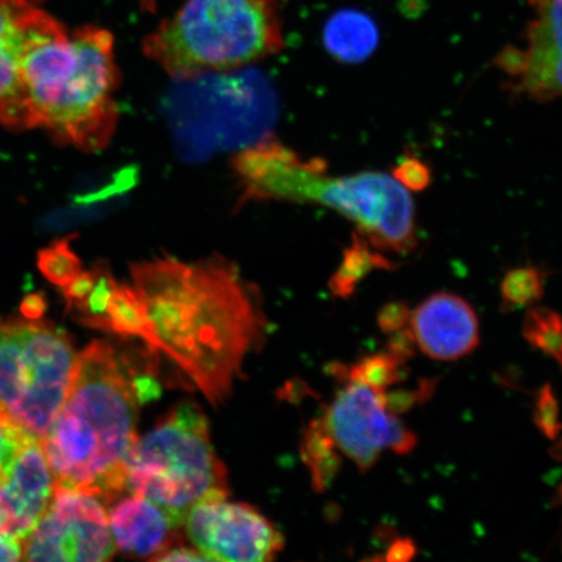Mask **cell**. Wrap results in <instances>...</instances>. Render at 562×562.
Returning a JSON list of instances; mask_svg holds the SVG:
<instances>
[{
	"label": "cell",
	"instance_id": "35",
	"mask_svg": "<svg viewBox=\"0 0 562 562\" xmlns=\"http://www.w3.org/2000/svg\"><path fill=\"white\" fill-rule=\"evenodd\" d=\"M552 456H553V459L562 461V439L558 442L557 446L553 447ZM561 495H562V487H561Z\"/></svg>",
	"mask_w": 562,
	"mask_h": 562
},
{
	"label": "cell",
	"instance_id": "18",
	"mask_svg": "<svg viewBox=\"0 0 562 562\" xmlns=\"http://www.w3.org/2000/svg\"><path fill=\"white\" fill-rule=\"evenodd\" d=\"M101 331L145 340L147 319L143 301L131 284H116L105 311L94 327Z\"/></svg>",
	"mask_w": 562,
	"mask_h": 562
},
{
	"label": "cell",
	"instance_id": "17",
	"mask_svg": "<svg viewBox=\"0 0 562 562\" xmlns=\"http://www.w3.org/2000/svg\"><path fill=\"white\" fill-rule=\"evenodd\" d=\"M398 265L386 258L382 251H379L364 240L358 234L353 235V241L346 251H344L342 262L329 280V288L334 296L348 299L355 293L370 272L375 270L395 271Z\"/></svg>",
	"mask_w": 562,
	"mask_h": 562
},
{
	"label": "cell",
	"instance_id": "8",
	"mask_svg": "<svg viewBox=\"0 0 562 562\" xmlns=\"http://www.w3.org/2000/svg\"><path fill=\"white\" fill-rule=\"evenodd\" d=\"M116 551L101 498L55 487L45 515L24 539L23 560L103 562Z\"/></svg>",
	"mask_w": 562,
	"mask_h": 562
},
{
	"label": "cell",
	"instance_id": "10",
	"mask_svg": "<svg viewBox=\"0 0 562 562\" xmlns=\"http://www.w3.org/2000/svg\"><path fill=\"white\" fill-rule=\"evenodd\" d=\"M182 526L192 546L210 561H271L285 543L283 533L262 513L227 498L194 505Z\"/></svg>",
	"mask_w": 562,
	"mask_h": 562
},
{
	"label": "cell",
	"instance_id": "15",
	"mask_svg": "<svg viewBox=\"0 0 562 562\" xmlns=\"http://www.w3.org/2000/svg\"><path fill=\"white\" fill-rule=\"evenodd\" d=\"M112 538L126 557L156 560L178 546L180 527L168 513L147 498L132 495L109 513Z\"/></svg>",
	"mask_w": 562,
	"mask_h": 562
},
{
	"label": "cell",
	"instance_id": "2",
	"mask_svg": "<svg viewBox=\"0 0 562 562\" xmlns=\"http://www.w3.org/2000/svg\"><path fill=\"white\" fill-rule=\"evenodd\" d=\"M158 393L156 379L138 374L112 344L97 340L83 349L66 402L40 441L56 487L103 503L123 495L139 407Z\"/></svg>",
	"mask_w": 562,
	"mask_h": 562
},
{
	"label": "cell",
	"instance_id": "20",
	"mask_svg": "<svg viewBox=\"0 0 562 562\" xmlns=\"http://www.w3.org/2000/svg\"><path fill=\"white\" fill-rule=\"evenodd\" d=\"M405 367L406 363L400 362L395 357L383 351V353L363 357L351 367L335 364L334 375L360 382L378 392H384L389 391L392 385L404 381L407 376Z\"/></svg>",
	"mask_w": 562,
	"mask_h": 562
},
{
	"label": "cell",
	"instance_id": "34",
	"mask_svg": "<svg viewBox=\"0 0 562 562\" xmlns=\"http://www.w3.org/2000/svg\"><path fill=\"white\" fill-rule=\"evenodd\" d=\"M154 561H210L205 553L196 550L195 547L188 548L182 546H175L161 553Z\"/></svg>",
	"mask_w": 562,
	"mask_h": 562
},
{
	"label": "cell",
	"instance_id": "29",
	"mask_svg": "<svg viewBox=\"0 0 562 562\" xmlns=\"http://www.w3.org/2000/svg\"><path fill=\"white\" fill-rule=\"evenodd\" d=\"M97 280V267L90 271H81L69 284L63 286V296L67 301L68 311H77L93 290Z\"/></svg>",
	"mask_w": 562,
	"mask_h": 562
},
{
	"label": "cell",
	"instance_id": "33",
	"mask_svg": "<svg viewBox=\"0 0 562 562\" xmlns=\"http://www.w3.org/2000/svg\"><path fill=\"white\" fill-rule=\"evenodd\" d=\"M24 557V539L0 533V561H20Z\"/></svg>",
	"mask_w": 562,
	"mask_h": 562
},
{
	"label": "cell",
	"instance_id": "19",
	"mask_svg": "<svg viewBox=\"0 0 562 562\" xmlns=\"http://www.w3.org/2000/svg\"><path fill=\"white\" fill-rule=\"evenodd\" d=\"M302 459L311 469L314 488L325 491L333 483L341 467L339 451L323 426L321 418L314 419L302 442Z\"/></svg>",
	"mask_w": 562,
	"mask_h": 562
},
{
	"label": "cell",
	"instance_id": "26",
	"mask_svg": "<svg viewBox=\"0 0 562 562\" xmlns=\"http://www.w3.org/2000/svg\"><path fill=\"white\" fill-rule=\"evenodd\" d=\"M30 439L33 438L26 437L25 434L18 430L9 422L0 418V487L9 480L20 449Z\"/></svg>",
	"mask_w": 562,
	"mask_h": 562
},
{
	"label": "cell",
	"instance_id": "13",
	"mask_svg": "<svg viewBox=\"0 0 562 562\" xmlns=\"http://www.w3.org/2000/svg\"><path fill=\"white\" fill-rule=\"evenodd\" d=\"M411 328L422 353L437 361H457L480 346V322L465 299L439 292L412 312Z\"/></svg>",
	"mask_w": 562,
	"mask_h": 562
},
{
	"label": "cell",
	"instance_id": "32",
	"mask_svg": "<svg viewBox=\"0 0 562 562\" xmlns=\"http://www.w3.org/2000/svg\"><path fill=\"white\" fill-rule=\"evenodd\" d=\"M47 311V300L42 293H32L21 301L20 312L25 319L38 321Z\"/></svg>",
	"mask_w": 562,
	"mask_h": 562
},
{
	"label": "cell",
	"instance_id": "14",
	"mask_svg": "<svg viewBox=\"0 0 562 562\" xmlns=\"http://www.w3.org/2000/svg\"><path fill=\"white\" fill-rule=\"evenodd\" d=\"M35 10L27 0H0V125L10 131L33 130L20 59Z\"/></svg>",
	"mask_w": 562,
	"mask_h": 562
},
{
	"label": "cell",
	"instance_id": "3",
	"mask_svg": "<svg viewBox=\"0 0 562 562\" xmlns=\"http://www.w3.org/2000/svg\"><path fill=\"white\" fill-rule=\"evenodd\" d=\"M32 128H44L56 144L101 151L114 137L121 86L114 37L95 26L68 32L35 10L20 59Z\"/></svg>",
	"mask_w": 562,
	"mask_h": 562
},
{
	"label": "cell",
	"instance_id": "30",
	"mask_svg": "<svg viewBox=\"0 0 562 562\" xmlns=\"http://www.w3.org/2000/svg\"><path fill=\"white\" fill-rule=\"evenodd\" d=\"M418 344L411 327L400 329L390 335L385 351L395 357L400 362L406 363L417 353Z\"/></svg>",
	"mask_w": 562,
	"mask_h": 562
},
{
	"label": "cell",
	"instance_id": "24",
	"mask_svg": "<svg viewBox=\"0 0 562 562\" xmlns=\"http://www.w3.org/2000/svg\"><path fill=\"white\" fill-rule=\"evenodd\" d=\"M438 378L422 379L417 389L382 392V400L385 409L395 416L411 412L413 407L424 405L428 398L434 396L438 386Z\"/></svg>",
	"mask_w": 562,
	"mask_h": 562
},
{
	"label": "cell",
	"instance_id": "28",
	"mask_svg": "<svg viewBox=\"0 0 562 562\" xmlns=\"http://www.w3.org/2000/svg\"><path fill=\"white\" fill-rule=\"evenodd\" d=\"M412 311L403 301H392L385 304L376 316L378 327L385 335H391L405 328L411 323Z\"/></svg>",
	"mask_w": 562,
	"mask_h": 562
},
{
	"label": "cell",
	"instance_id": "11",
	"mask_svg": "<svg viewBox=\"0 0 562 562\" xmlns=\"http://www.w3.org/2000/svg\"><path fill=\"white\" fill-rule=\"evenodd\" d=\"M533 16L521 47L509 45L494 65L504 72L510 94L538 103L562 98V0H527Z\"/></svg>",
	"mask_w": 562,
	"mask_h": 562
},
{
	"label": "cell",
	"instance_id": "7",
	"mask_svg": "<svg viewBox=\"0 0 562 562\" xmlns=\"http://www.w3.org/2000/svg\"><path fill=\"white\" fill-rule=\"evenodd\" d=\"M79 355L48 321L0 318V418L41 441L65 404Z\"/></svg>",
	"mask_w": 562,
	"mask_h": 562
},
{
	"label": "cell",
	"instance_id": "22",
	"mask_svg": "<svg viewBox=\"0 0 562 562\" xmlns=\"http://www.w3.org/2000/svg\"><path fill=\"white\" fill-rule=\"evenodd\" d=\"M546 273L539 267L527 265L507 272L502 281L503 311L536 305L543 299Z\"/></svg>",
	"mask_w": 562,
	"mask_h": 562
},
{
	"label": "cell",
	"instance_id": "4",
	"mask_svg": "<svg viewBox=\"0 0 562 562\" xmlns=\"http://www.w3.org/2000/svg\"><path fill=\"white\" fill-rule=\"evenodd\" d=\"M232 166L243 201L314 203L353 222L357 234L379 251L407 256L417 248L416 206L392 175L331 176L325 161L301 158L273 140L241 151Z\"/></svg>",
	"mask_w": 562,
	"mask_h": 562
},
{
	"label": "cell",
	"instance_id": "25",
	"mask_svg": "<svg viewBox=\"0 0 562 562\" xmlns=\"http://www.w3.org/2000/svg\"><path fill=\"white\" fill-rule=\"evenodd\" d=\"M533 422L547 439L557 440L562 431L560 407L551 384L540 386L536 396Z\"/></svg>",
	"mask_w": 562,
	"mask_h": 562
},
{
	"label": "cell",
	"instance_id": "16",
	"mask_svg": "<svg viewBox=\"0 0 562 562\" xmlns=\"http://www.w3.org/2000/svg\"><path fill=\"white\" fill-rule=\"evenodd\" d=\"M323 40L337 60L361 63L375 52L379 32L374 21L364 13L340 11L328 20Z\"/></svg>",
	"mask_w": 562,
	"mask_h": 562
},
{
	"label": "cell",
	"instance_id": "9",
	"mask_svg": "<svg viewBox=\"0 0 562 562\" xmlns=\"http://www.w3.org/2000/svg\"><path fill=\"white\" fill-rule=\"evenodd\" d=\"M344 385L321 417L337 451L353 461L361 473L375 467L384 449L409 454L417 435L385 409L382 392L360 382L341 379Z\"/></svg>",
	"mask_w": 562,
	"mask_h": 562
},
{
	"label": "cell",
	"instance_id": "27",
	"mask_svg": "<svg viewBox=\"0 0 562 562\" xmlns=\"http://www.w3.org/2000/svg\"><path fill=\"white\" fill-rule=\"evenodd\" d=\"M392 176L407 191L422 192L430 187L432 173L430 167L417 157H405L393 168Z\"/></svg>",
	"mask_w": 562,
	"mask_h": 562
},
{
	"label": "cell",
	"instance_id": "12",
	"mask_svg": "<svg viewBox=\"0 0 562 562\" xmlns=\"http://www.w3.org/2000/svg\"><path fill=\"white\" fill-rule=\"evenodd\" d=\"M56 483L41 442L25 441L0 487V533L25 539L50 505Z\"/></svg>",
	"mask_w": 562,
	"mask_h": 562
},
{
	"label": "cell",
	"instance_id": "21",
	"mask_svg": "<svg viewBox=\"0 0 562 562\" xmlns=\"http://www.w3.org/2000/svg\"><path fill=\"white\" fill-rule=\"evenodd\" d=\"M525 340L552 358L562 370V316L550 307H531L522 326Z\"/></svg>",
	"mask_w": 562,
	"mask_h": 562
},
{
	"label": "cell",
	"instance_id": "23",
	"mask_svg": "<svg viewBox=\"0 0 562 562\" xmlns=\"http://www.w3.org/2000/svg\"><path fill=\"white\" fill-rule=\"evenodd\" d=\"M37 266L46 280L60 288L69 284L82 271L80 258L70 248L68 237L42 249L38 252Z\"/></svg>",
	"mask_w": 562,
	"mask_h": 562
},
{
	"label": "cell",
	"instance_id": "1",
	"mask_svg": "<svg viewBox=\"0 0 562 562\" xmlns=\"http://www.w3.org/2000/svg\"><path fill=\"white\" fill-rule=\"evenodd\" d=\"M131 276L149 326L147 349L170 360L211 405L226 402L267 325L251 285L222 257L156 258L133 265Z\"/></svg>",
	"mask_w": 562,
	"mask_h": 562
},
{
	"label": "cell",
	"instance_id": "6",
	"mask_svg": "<svg viewBox=\"0 0 562 562\" xmlns=\"http://www.w3.org/2000/svg\"><path fill=\"white\" fill-rule=\"evenodd\" d=\"M125 491L157 504L179 527L194 505L228 497L227 468L200 406L176 405L137 438L125 463Z\"/></svg>",
	"mask_w": 562,
	"mask_h": 562
},
{
	"label": "cell",
	"instance_id": "31",
	"mask_svg": "<svg viewBox=\"0 0 562 562\" xmlns=\"http://www.w3.org/2000/svg\"><path fill=\"white\" fill-rule=\"evenodd\" d=\"M417 547L409 538H397L393 540L383 558L389 562H406L416 558Z\"/></svg>",
	"mask_w": 562,
	"mask_h": 562
},
{
	"label": "cell",
	"instance_id": "5",
	"mask_svg": "<svg viewBox=\"0 0 562 562\" xmlns=\"http://www.w3.org/2000/svg\"><path fill=\"white\" fill-rule=\"evenodd\" d=\"M276 0H188L146 38L147 58L176 80L251 65L283 48Z\"/></svg>",
	"mask_w": 562,
	"mask_h": 562
}]
</instances>
